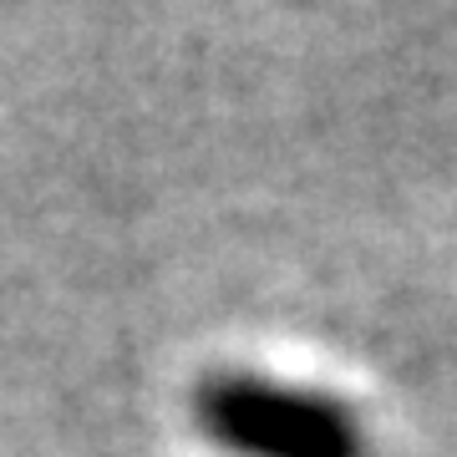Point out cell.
<instances>
[{"label":"cell","mask_w":457,"mask_h":457,"mask_svg":"<svg viewBox=\"0 0 457 457\" xmlns=\"http://www.w3.org/2000/svg\"><path fill=\"white\" fill-rule=\"evenodd\" d=\"M198 422L245 457H361V432L336 402L254 376H224L198 392Z\"/></svg>","instance_id":"6da1fadb"}]
</instances>
